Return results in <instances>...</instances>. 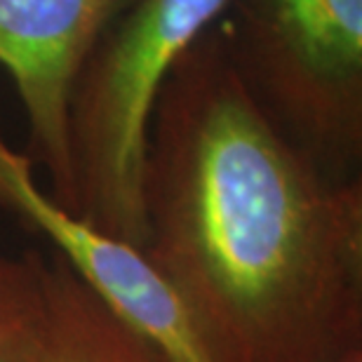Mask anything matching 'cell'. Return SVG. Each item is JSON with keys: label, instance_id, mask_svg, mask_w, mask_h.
Masks as SVG:
<instances>
[{"label": "cell", "instance_id": "obj_4", "mask_svg": "<svg viewBox=\"0 0 362 362\" xmlns=\"http://www.w3.org/2000/svg\"><path fill=\"white\" fill-rule=\"evenodd\" d=\"M0 209L52 243L71 271L170 362H209L188 317L146 252L62 207L33 175L31 158L0 134Z\"/></svg>", "mask_w": 362, "mask_h": 362}, {"label": "cell", "instance_id": "obj_8", "mask_svg": "<svg viewBox=\"0 0 362 362\" xmlns=\"http://www.w3.org/2000/svg\"><path fill=\"white\" fill-rule=\"evenodd\" d=\"M341 362H362V351L353 353V356H349V358H344Z\"/></svg>", "mask_w": 362, "mask_h": 362}, {"label": "cell", "instance_id": "obj_1", "mask_svg": "<svg viewBox=\"0 0 362 362\" xmlns=\"http://www.w3.org/2000/svg\"><path fill=\"white\" fill-rule=\"evenodd\" d=\"M141 202V250L209 362L362 351V181H329L271 125L216 24L158 94Z\"/></svg>", "mask_w": 362, "mask_h": 362}, {"label": "cell", "instance_id": "obj_2", "mask_svg": "<svg viewBox=\"0 0 362 362\" xmlns=\"http://www.w3.org/2000/svg\"><path fill=\"white\" fill-rule=\"evenodd\" d=\"M226 5L127 0L81 71L69 113L76 212L118 240L146 243L141 179L158 94Z\"/></svg>", "mask_w": 362, "mask_h": 362}, {"label": "cell", "instance_id": "obj_7", "mask_svg": "<svg viewBox=\"0 0 362 362\" xmlns=\"http://www.w3.org/2000/svg\"><path fill=\"white\" fill-rule=\"evenodd\" d=\"M45 322V257L0 250V362H38Z\"/></svg>", "mask_w": 362, "mask_h": 362}, {"label": "cell", "instance_id": "obj_6", "mask_svg": "<svg viewBox=\"0 0 362 362\" xmlns=\"http://www.w3.org/2000/svg\"><path fill=\"white\" fill-rule=\"evenodd\" d=\"M45 292L47 322L38 362H170L54 252L45 257Z\"/></svg>", "mask_w": 362, "mask_h": 362}, {"label": "cell", "instance_id": "obj_3", "mask_svg": "<svg viewBox=\"0 0 362 362\" xmlns=\"http://www.w3.org/2000/svg\"><path fill=\"white\" fill-rule=\"evenodd\" d=\"M216 31L271 125L329 181H362V0H228Z\"/></svg>", "mask_w": 362, "mask_h": 362}, {"label": "cell", "instance_id": "obj_5", "mask_svg": "<svg viewBox=\"0 0 362 362\" xmlns=\"http://www.w3.org/2000/svg\"><path fill=\"white\" fill-rule=\"evenodd\" d=\"M127 0H0V66L24 106V153L45 170V191L76 212L69 146L71 97L81 71Z\"/></svg>", "mask_w": 362, "mask_h": 362}]
</instances>
